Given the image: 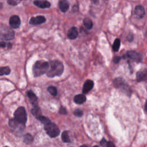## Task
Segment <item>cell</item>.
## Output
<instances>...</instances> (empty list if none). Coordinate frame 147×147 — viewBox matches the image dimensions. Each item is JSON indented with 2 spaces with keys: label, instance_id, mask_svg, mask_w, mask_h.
<instances>
[{
  "label": "cell",
  "instance_id": "cell-20",
  "mask_svg": "<svg viewBox=\"0 0 147 147\" xmlns=\"http://www.w3.org/2000/svg\"><path fill=\"white\" fill-rule=\"evenodd\" d=\"M23 141L26 145H30L33 142V137L30 133H26L23 136Z\"/></svg>",
  "mask_w": 147,
  "mask_h": 147
},
{
  "label": "cell",
  "instance_id": "cell-17",
  "mask_svg": "<svg viewBox=\"0 0 147 147\" xmlns=\"http://www.w3.org/2000/svg\"><path fill=\"white\" fill-rule=\"evenodd\" d=\"M59 7L62 12L65 13L68 10L69 5L67 0H60L59 2Z\"/></svg>",
  "mask_w": 147,
  "mask_h": 147
},
{
  "label": "cell",
  "instance_id": "cell-5",
  "mask_svg": "<svg viewBox=\"0 0 147 147\" xmlns=\"http://www.w3.org/2000/svg\"><path fill=\"white\" fill-rule=\"evenodd\" d=\"M14 118L18 122L25 124L27 121V114L24 107H18L14 113Z\"/></svg>",
  "mask_w": 147,
  "mask_h": 147
},
{
  "label": "cell",
  "instance_id": "cell-18",
  "mask_svg": "<svg viewBox=\"0 0 147 147\" xmlns=\"http://www.w3.org/2000/svg\"><path fill=\"white\" fill-rule=\"evenodd\" d=\"M74 100L76 104H82L86 100V97L83 94H78L74 96Z\"/></svg>",
  "mask_w": 147,
  "mask_h": 147
},
{
  "label": "cell",
  "instance_id": "cell-6",
  "mask_svg": "<svg viewBox=\"0 0 147 147\" xmlns=\"http://www.w3.org/2000/svg\"><path fill=\"white\" fill-rule=\"evenodd\" d=\"M14 38V32L6 26L0 28V39L9 41Z\"/></svg>",
  "mask_w": 147,
  "mask_h": 147
},
{
  "label": "cell",
  "instance_id": "cell-22",
  "mask_svg": "<svg viewBox=\"0 0 147 147\" xmlns=\"http://www.w3.org/2000/svg\"><path fill=\"white\" fill-rule=\"evenodd\" d=\"M83 25L87 29H91L93 26V23L91 19L86 18L83 20Z\"/></svg>",
  "mask_w": 147,
  "mask_h": 147
},
{
  "label": "cell",
  "instance_id": "cell-31",
  "mask_svg": "<svg viewBox=\"0 0 147 147\" xmlns=\"http://www.w3.org/2000/svg\"><path fill=\"white\" fill-rule=\"evenodd\" d=\"M7 3L10 5H16L18 2L16 0H7Z\"/></svg>",
  "mask_w": 147,
  "mask_h": 147
},
{
  "label": "cell",
  "instance_id": "cell-30",
  "mask_svg": "<svg viewBox=\"0 0 147 147\" xmlns=\"http://www.w3.org/2000/svg\"><path fill=\"white\" fill-rule=\"evenodd\" d=\"M107 141L105 139V138H103L100 142V144L101 146H107Z\"/></svg>",
  "mask_w": 147,
  "mask_h": 147
},
{
  "label": "cell",
  "instance_id": "cell-13",
  "mask_svg": "<svg viewBox=\"0 0 147 147\" xmlns=\"http://www.w3.org/2000/svg\"><path fill=\"white\" fill-rule=\"evenodd\" d=\"M134 14L138 18H142L145 15V9L141 5H137L134 9Z\"/></svg>",
  "mask_w": 147,
  "mask_h": 147
},
{
  "label": "cell",
  "instance_id": "cell-27",
  "mask_svg": "<svg viewBox=\"0 0 147 147\" xmlns=\"http://www.w3.org/2000/svg\"><path fill=\"white\" fill-rule=\"evenodd\" d=\"M74 115H76V116H77V117H82V115H83V111L80 110V109H76L75 111H74Z\"/></svg>",
  "mask_w": 147,
  "mask_h": 147
},
{
  "label": "cell",
  "instance_id": "cell-14",
  "mask_svg": "<svg viewBox=\"0 0 147 147\" xmlns=\"http://www.w3.org/2000/svg\"><path fill=\"white\" fill-rule=\"evenodd\" d=\"M34 4L41 9H46L48 8L51 6V3L47 1H44V0H36L34 1Z\"/></svg>",
  "mask_w": 147,
  "mask_h": 147
},
{
  "label": "cell",
  "instance_id": "cell-2",
  "mask_svg": "<svg viewBox=\"0 0 147 147\" xmlns=\"http://www.w3.org/2000/svg\"><path fill=\"white\" fill-rule=\"evenodd\" d=\"M49 63L44 60L36 61L32 67V72L34 77L40 76L46 74L49 69Z\"/></svg>",
  "mask_w": 147,
  "mask_h": 147
},
{
  "label": "cell",
  "instance_id": "cell-10",
  "mask_svg": "<svg viewBox=\"0 0 147 147\" xmlns=\"http://www.w3.org/2000/svg\"><path fill=\"white\" fill-rule=\"evenodd\" d=\"M126 56L128 57L129 59L136 61H140L142 60V55L135 51H130L126 52Z\"/></svg>",
  "mask_w": 147,
  "mask_h": 147
},
{
  "label": "cell",
  "instance_id": "cell-34",
  "mask_svg": "<svg viewBox=\"0 0 147 147\" xmlns=\"http://www.w3.org/2000/svg\"><path fill=\"white\" fill-rule=\"evenodd\" d=\"M144 110H145V112L146 113V114H147V100L145 102V107H144Z\"/></svg>",
  "mask_w": 147,
  "mask_h": 147
},
{
  "label": "cell",
  "instance_id": "cell-15",
  "mask_svg": "<svg viewBox=\"0 0 147 147\" xmlns=\"http://www.w3.org/2000/svg\"><path fill=\"white\" fill-rule=\"evenodd\" d=\"M94 82L91 80H87L83 85V92L84 94H86L89 92L93 87Z\"/></svg>",
  "mask_w": 147,
  "mask_h": 147
},
{
  "label": "cell",
  "instance_id": "cell-28",
  "mask_svg": "<svg viewBox=\"0 0 147 147\" xmlns=\"http://www.w3.org/2000/svg\"><path fill=\"white\" fill-rule=\"evenodd\" d=\"M12 44L11 43H6L4 41H0V48H5L6 47H11Z\"/></svg>",
  "mask_w": 147,
  "mask_h": 147
},
{
  "label": "cell",
  "instance_id": "cell-36",
  "mask_svg": "<svg viewBox=\"0 0 147 147\" xmlns=\"http://www.w3.org/2000/svg\"><path fill=\"white\" fill-rule=\"evenodd\" d=\"M94 3H98L99 2V0H92Z\"/></svg>",
  "mask_w": 147,
  "mask_h": 147
},
{
  "label": "cell",
  "instance_id": "cell-33",
  "mask_svg": "<svg viewBox=\"0 0 147 147\" xmlns=\"http://www.w3.org/2000/svg\"><path fill=\"white\" fill-rule=\"evenodd\" d=\"M115 145H114V144L111 142H107V146H114Z\"/></svg>",
  "mask_w": 147,
  "mask_h": 147
},
{
  "label": "cell",
  "instance_id": "cell-19",
  "mask_svg": "<svg viewBox=\"0 0 147 147\" xmlns=\"http://www.w3.org/2000/svg\"><path fill=\"white\" fill-rule=\"evenodd\" d=\"M31 113L32 114V115H33L36 119H37L39 116H40V115H42L41 109H40V107L38 106V105L35 106H33V108L31 109Z\"/></svg>",
  "mask_w": 147,
  "mask_h": 147
},
{
  "label": "cell",
  "instance_id": "cell-26",
  "mask_svg": "<svg viewBox=\"0 0 147 147\" xmlns=\"http://www.w3.org/2000/svg\"><path fill=\"white\" fill-rule=\"evenodd\" d=\"M37 119H38V121H40L42 123H43L44 125L51 121V120H50L48 117H45V116H43V115H40V116H39V117L37 118Z\"/></svg>",
  "mask_w": 147,
  "mask_h": 147
},
{
  "label": "cell",
  "instance_id": "cell-37",
  "mask_svg": "<svg viewBox=\"0 0 147 147\" xmlns=\"http://www.w3.org/2000/svg\"><path fill=\"white\" fill-rule=\"evenodd\" d=\"M145 35H146V36L147 37V30H146V33H145Z\"/></svg>",
  "mask_w": 147,
  "mask_h": 147
},
{
  "label": "cell",
  "instance_id": "cell-7",
  "mask_svg": "<svg viewBox=\"0 0 147 147\" xmlns=\"http://www.w3.org/2000/svg\"><path fill=\"white\" fill-rule=\"evenodd\" d=\"M8 123L9 127L11 128L13 132L18 134H21L22 133L25 128V124L17 121L14 118L9 119Z\"/></svg>",
  "mask_w": 147,
  "mask_h": 147
},
{
  "label": "cell",
  "instance_id": "cell-3",
  "mask_svg": "<svg viewBox=\"0 0 147 147\" xmlns=\"http://www.w3.org/2000/svg\"><path fill=\"white\" fill-rule=\"evenodd\" d=\"M113 83L114 86L119 89L122 92L125 94V95L130 96L131 95V90L128 84L121 78H116L114 80Z\"/></svg>",
  "mask_w": 147,
  "mask_h": 147
},
{
  "label": "cell",
  "instance_id": "cell-29",
  "mask_svg": "<svg viewBox=\"0 0 147 147\" xmlns=\"http://www.w3.org/2000/svg\"><path fill=\"white\" fill-rule=\"evenodd\" d=\"M59 113L60 114H62V115H65L67 114V110L65 107H64L63 106H61L60 109H59Z\"/></svg>",
  "mask_w": 147,
  "mask_h": 147
},
{
  "label": "cell",
  "instance_id": "cell-16",
  "mask_svg": "<svg viewBox=\"0 0 147 147\" xmlns=\"http://www.w3.org/2000/svg\"><path fill=\"white\" fill-rule=\"evenodd\" d=\"M78 36V30L77 28L75 26L71 28L68 32H67V36L69 39H75Z\"/></svg>",
  "mask_w": 147,
  "mask_h": 147
},
{
  "label": "cell",
  "instance_id": "cell-24",
  "mask_svg": "<svg viewBox=\"0 0 147 147\" xmlns=\"http://www.w3.org/2000/svg\"><path fill=\"white\" fill-rule=\"evenodd\" d=\"M120 44L121 41L119 38H116L115 41H114L113 45V49L114 52H117L120 47Z\"/></svg>",
  "mask_w": 147,
  "mask_h": 147
},
{
  "label": "cell",
  "instance_id": "cell-25",
  "mask_svg": "<svg viewBox=\"0 0 147 147\" xmlns=\"http://www.w3.org/2000/svg\"><path fill=\"white\" fill-rule=\"evenodd\" d=\"M47 90L49 93L53 96H55L57 94V90L54 86H49L47 88Z\"/></svg>",
  "mask_w": 147,
  "mask_h": 147
},
{
  "label": "cell",
  "instance_id": "cell-11",
  "mask_svg": "<svg viewBox=\"0 0 147 147\" xmlns=\"http://www.w3.org/2000/svg\"><path fill=\"white\" fill-rule=\"evenodd\" d=\"M26 95L30 100V102L33 106L38 105V98L36 95L32 90H28L26 91Z\"/></svg>",
  "mask_w": 147,
  "mask_h": 147
},
{
  "label": "cell",
  "instance_id": "cell-9",
  "mask_svg": "<svg viewBox=\"0 0 147 147\" xmlns=\"http://www.w3.org/2000/svg\"><path fill=\"white\" fill-rule=\"evenodd\" d=\"M46 21V18L43 16H38L36 17H33L29 21V24L33 25H40L44 23Z\"/></svg>",
  "mask_w": 147,
  "mask_h": 147
},
{
  "label": "cell",
  "instance_id": "cell-23",
  "mask_svg": "<svg viewBox=\"0 0 147 147\" xmlns=\"http://www.w3.org/2000/svg\"><path fill=\"white\" fill-rule=\"evenodd\" d=\"M61 140L64 142H70L71 140L67 131H64L61 134Z\"/></svg>",
  "mask_w": 147,
  "mask_h": 147
},
{
  "label": "cell",
  "instance_id": "cell-1",
  "mask_svg": "<svg viewBox=\"0 0 147 147\" xmlns=\"http://www.w3.org/2000/svg\"><path fill=\"white\" fill-rule=\"evenodd\" d=\"M49 69L47 72V76L53 78L55 76H59L63 74L64 71V66L61 61L57 60H52L49 62Z\"/></svg>",
  "mask_w": 147,
  "mask_h": 147
},
{
  "label": "cell",
  "instance_id": "cell-12",
  "mask_svg": "<svg viewBox=\"0 0 147 147\" xmlns=\"http://www.w3.org/2000/svg\"><path fill=\"white\" fill-rule=\"evenodd\" d=\"M136 77L138 82L147 81V69H143L138 71Z\"/></svg>",
  "mask_w": 147,
  "mask_h": 147
},
{
  "label": "cell",
  "instance_id": "cell-21",
  "mask_svg": "<svg viewBox=\"0 0 147 147\" xmlns=\"http://www.w3.org/2000/svg\"><path fill=\"white\" fill-rule=\"evenodd\" d=\"M11 72L10 68L8 66L0 67V76L3 75H8Z\"/></svg>",
  "mask_w": 147,
  "mask_h": 147
},
{
  "label": "cell",
  "instance_id": "cell-32",
  "mask_svg": "<svg viewBox=\"0 0 147 147\" xmlns=\"http://www.w3.org/2000/svg\"><path fill=\"white\" fill-rule=\"evenodd\" d=\"M121 59V57H119V56H115V57L114 58V60H113L114 63H119V61H120Z\"/></svg>",
  "mask_w": 147,
  "mask_h": 147
},
{
  "label": "cell",
  "instance_id": "cell-4",
  "mask_svg": "<svg viewBox=\"0 0 147 147\" xmlns=\"http://www.w3.org/2000/svg\"><path fill=\"white\" fill-rule=\"evenodd\" d=\"M44 129L47 134L51 138L57 137L60 132V129L57 126L51 121L44 125Z\"/></svg>",
  "mask_w": 147,
  "mask_h": 147
},
{
  "label": "cell",
  "instance_id": "cell-8",
  "mask_svg": "<svg viewBox=\"0 0 147 147\" xmlns=\"http://www.w3.org/2000/svg\"><path fill=\"white\" fill-rule=\"evenodd\" d=\"M21 24V20L19 16L13 15L10 17L9 19V25L13 29H17L20 27Z\"/></svg>",
  "mask_w": 147,
  "mask_h": 147
},
{
  "label": "cell",
  "instance_id": "cell-35",
  "mask_svg": "<svg viewBox=\"0 0 147 147\" xmlns=\"http://www.w3.org/2000/svg\"><path fill=\"white\" fill-rule=\"evenodd\" d=\"M127 37H129L130 38L129 39V40L130 41H132V40H133V35L131 34H129V36H128Z\"/></svg>",
  "mask_w": 147,
  "mask_h": 147
}]
</instances>
